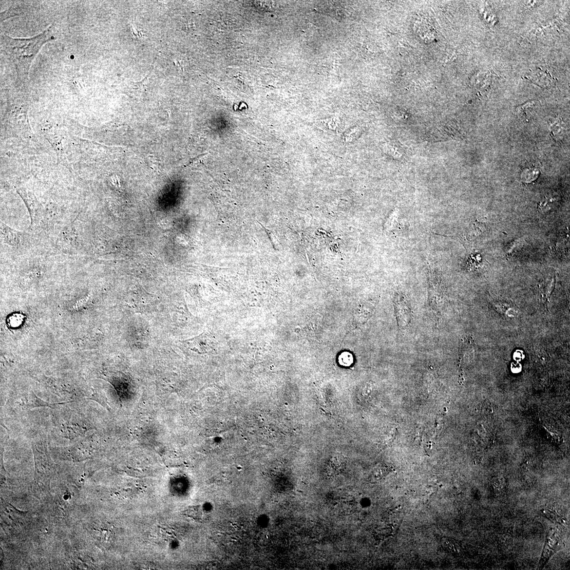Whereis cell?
Here are the masks:
<instances>
[{
  "label": "cell",
  "mask_w": 570,
  "mask_h": 570,
  "mask_svg": "<svg viewBox=\"0 0 570 570\" xmlns=\"http://www.w3.org/2000/svg\"><path fill=\"white\" fill-rule=\"evenodd\" d=\"M53 25L42 33L30 38H13L1 36L2 52L14 66L17 83L25 85L28 83L32 63L42 47L55 39Z\"/></svg>",
  "instance_id": "1"
},
{
  "label": "cell",
  "mask_w": 570,
  "mask_h": 570,
  "mask_svg": "<svg viewBox=\"0 0 570 570\" xmlns=\"http://www.w3.org/2000/svg\"><path fill=\"white\" fill-rule=\"evenodd\" d=\"M16 191L25 202L29 212L31 225H37L41 221L44 216V208L37 201L34 195L29 189L23 187L16 188Z\"/></svg>",
  "instance_id": "2"
},
{
  "label": "cell",
  "mask_w": 570,
  "mask_h": 570,
  "mask_svg": "<svg viewBox=\"0 0 570 570\" xmlns=\"http://www.w3.org/2000/svg\"><path fill=\"white\" fill-rule=\"evenodd\" d=\"M395 312L398 328H407L410 324L411 313L404 299L397 298L395 301Z\"/></svg>",
  "instance_id": "3"
},
{
  "label": "cell",
  "mask_w": 570,
  "mask_h": 570,
  "mask_svg": "<svg viewBox=\"0 0 570 570\" xmlns=\"http://www.w3.org/2000/svg\"><path fill=\"white\" fill-rule=\"evenodd\" d=\"M347 459L344 455H334L329 462L327 472L330 477H335L342 472L346 467Z\"/></svg>",
  "instance_id": "4"
},
{
  "label": "cell",
  "mask_w": 570,
  "mask_h": 570,
  "mask_svg": "<svg viewBox=\"0 0 570 570\" xmlns=\"http://www.w3.org/2000/svg\"><path fill=\"white\" fill-rule=\"evenodd\" d=\"M1 235L4 242L11 246H16L21 242V234L1 222Z\"/></svg>",
  "instance_id": "5"
},
{
  "label": "cell",
  "mask_w": 570,
  "mask_h": 570,
  "mask_svg": "<svg viewBox=\"0 0 570 570\" xmlns=\"http://www.w3.org/2000/svg\"><path fill=\"white\" fill-rule=\"evenodd\" d=\"M539 105V103L537 101L528 102L517 108V116L521 119L527 121L535 115Z\"/></svg>",
  "instance_id": "6"
},
{
  "label": "cell",
  "mask_w": 570,
  "mask_h": 570,
  "mask_svg": "<svg viewBox=\"0 0 570 570\" xmlns=\"http://www.w3.org/2000/svg\"><path fill=\"white\" fill-rule=\"evenodd\" d=\"M339 363L341 365L349 366L353 363V358L351 354L348 353H344L340 355Z\"/></svg>",
  "instance_id": "7"
}]
</instances>
